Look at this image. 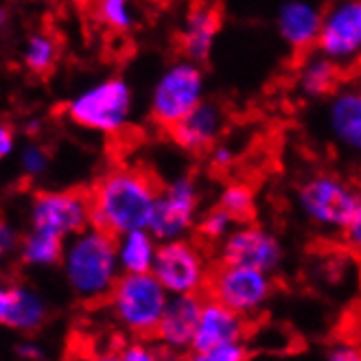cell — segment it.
I'll return each instance as SVG.
<instances>
[{
    "label": "cell",
    "instance_id": "6da1fadb",
    "mask_svg": "<svg viewBox=\"0 0 361 361\" xmlns=\"http://www.w3.org/2000/svg\"><path fill=\"white\" fill-rule=\"evenodd\" d=\"M160 186L140 169L116 166L103 173L90 190L92 224L112 232L149 228Z\"/></svg>",
    "mask_w": 361,
    "mask_h": 361
},
{
    "label": "cell",
    "instance_id": "7a4b0ae2",
    "mask_svg": "<svg viewBox=\"0 0 361 361\" xmlns=\"http://www.w3.org/2000/svg\"><path fill=\"white\" fill-rule=\"evenodd\" d=\"M61 274L73 295L81 302H101L121 279L116 237L94 224L66 241L61 257Z\"/></svg>",
    "mask_w": 361,
    "mask_h": 361
},
{
    "label": "cell",
    "instance_id": "3957f363",
    "mask_svg": "<svg viewBox=\"0 0 361 361\" xmlns=\"http://www.w3.org/2000/svg\"><path fill=\"white\" fill-rule=\"evenodd\" d=\"M171 293L149 274H121L108 295L112 320L132 337H154Z\"/></svg>",
    "mask_w": 361,
    "mask_h": 361
},
{
    "label": "cell",
    "instance_id": "277c9868",
    "mask_svg": "<svg viewBox=\"0 0 361 361\" xmlns=\"http://www.w3.org/2000/svg\"><path fill=\"white\" fill-rule=\"evenodd\" d=\"M134 94L121 77L101 79L66 103V116L81 130L103 136L121 134L132 121Z\"/></svg>",
    "mask_w": 361,
    "mask_h": 361
},
{
    "label": "cell",
    "instance_id": "5b68a950",
    "mask_svg": "<svg viewBox=\"0 0 361 361\" xmlns=\"http://www.w3.org/2000/svg\"><path fill=\"white\" fill-rule=\"evenodd\" d=\"M361 200V190L333 171L309 176L295 190L300 215L317 230L342 232Z\"/></svg>",
    "mask_w": 361,
    "mask_h": 361
},
{
    "label": "cell",
    "instance_id": "8992f818",
    "mask_svg": "<svg viewBox=\"0 0 361 361\" xmlns=\"http://www.w3.org/2000/svg\"><path fill=\"white\" fill-rule=\"evenodd\" d=\"M206 94V79L200 63L193 59H178L158 75L149 92V114L156 125L171 130L188 116Z\"/></svg>",
    "mask_w": 361,
    "mask_h": 361
},
{
    "label": "cell",
    "instance_id": "52a82bcc",
    "mask_svg": "<svg viewBox=\"0 0 361 361\" xmlns=\"http://www.w3.org/2000/svg\"><path fill=\"white\" fill-rule=\"evenodd\" d=\"M206 293L243 315L245 320L259 315L274 293L271 274L239 263H219L210 271Z\"/></svg>",
    "mask_w": 361,
    "mask_h": 361
},
{
    "label": "cell",
    "instance_id": "ba28073f",
    "mask_svg": "<svg viewBox=\"0 0 361 361\" xmlns=\"http://www.w3.org/2000/svg\"><path fill=\"white\" fill-rule=\"evenodd\" d=\"M210 267L200 245L188 241V237L162 241L156 254L152 274L164 285L171 295L202 293L210 281Z\"/></svg>",
    "mask_w": 361,
    "mask_h": 361
},
{
    "label": "cell",
    "instance_id": "9c48e42d",
    "mask_svg": "<svg viewBox=\"0 0 361 361\" xmlns=\"http://www.w3.org/2000/svg\"><path fill=\"white\" fill-rule=\"evenodd\" d=\"M200 221V190L190 176H178L160 186L149 230L162 241L188 237Z\"/></svg>",
    "mask_w": 361,
    "mask_h": 361
},
{
    "label": "cell",
    "instance_id": "30bf717a",
    "mask_svg": "<svg viewBox=\"0 0 361 361\" xmlns=\"http://www.w3.org/2000/svg\"><path fill=\"white\" fill-rule=\"evenodd\" d=\"M92 224L90 195L81 190H39L29 204V228L71 239Z\"/></svg>",
    "mask_w": 361,
    "mask_h": 361
},
{
    "label": "cell",
    "instance_id": "8fae6325",
    "mask_svg": "<svg viewBox=\"0 0 361 361\" xmlns=\"http://www.w3.org/2000/svg\"><path fill=\"white\" fill-rule=\"evenodd\" d=\"M317 51L339 66L361 59V0H335L324 11Z\"/></svg>",
    "mask_w": 361,
    "mask_h": 361
},
{
    "label": "cell",
    "instance_id": "7c38bea8",
    "mask_svg": "<svg viewBox=\"0 0 361 361\" xmlns=\"http://www.w3.org/2000/svg\"><path fill=\"white\" fill-rule=\"evenodd\" d=\"M283 259L285 250L281 239L267 228L257 224H239L219 243V261L224 263L250 265L274 274L283 265Z\"/></svg>",
    "mask_w": 361,
    "mask_h": 361
},
{
    "label": "cell",
    "instance_id": "4fadbf2b",
    "mask_svg": "<svg viewBox=\"0 0 361 361\" xmlns=\"http://www.w3.org/2000/svg\"><path fill=\"white\" fill-rule=\"evenodd\" d=\"M324 132L339 152L361 156V83H339L326 97Z\"/></svg>",
    "mask_w": 361,
    "mask_h": 361
},
{
    "label": "cell",
    "instance_id": "5bb4252c",
    "mask_svg": "<svg viewBox=\"0 0 361 361\" xmlns=\"http://www.w3.org/2000/svg\"><path fill=\"white\" fill-rule=\"evenodd\" d=\"M202 305V293H184L169 298V305L154 333V342L160 346V350L171 357L190 355V346H193L200 324Z\"/></svg>",
    "mask_w": 361,
    "mask_h": 361
},
{
    "label": "cell",
    "instance_id": "9a60e30c",
    "mask_svg": "<svg viewBox=\"0 0 361 361\" xmlns=\"http://www.w3.org/2000/svg\"><path fill=\"white\" fill-rule=\"evenodd\" d=\"M49 320V302L37 289L25 283H9L0 289V324L7 331L31 335Z\"/></svg>",
    "mask_w": 361,
    "mask_h": 361
},
{
    "label": "cell",
    "instance_id": "2e32d148",
    "mask_svg": "<svg viewBox=\"0 0 361 361\" xmlns=\"http://www.w3.org/2000/svg\"><path fill=\"white\" fill-rule=\"evenodd\" d=\"M243 337H245V317L208 295L202 305L197 333L188 357L202 359L212 348L228 342H239Z\"/></svg>",
    "mask_w": 361,
    "mask_h": 361
},
{
    "label": "cell",
    "instance_id": "e0dca14e",
    "mask_svg": "<svg viewBox=\"0 0 361 361\" xmlns=\"http://www.w3.org/2000/svg\"><path fill=\"white\" fill-rule=\"evenodd\" d=\"M226 127V112L221 105L202 101L197 108L169 130L173 145L188 154H202L215 147Z\"/></svg>",
    "mask_w": 361,
    "mask_h": 361
},
{
    "label": "cell",
    "instance_id": "ac0fdd59",
    "mask_svg": "<svg viewBox=\"0 0 361 361\" xmlns=\"http://www.w3.org/2000/svg\"><path fill=\"white\" fill-rule=\"evenodd\" d=\"M324 11L311 0H285L276 11V31L291 49L305 53L317 47Z\"/></svg>",
    "mask_w": 361,
    "mask_h": 361
},
{
    "label": "cell",
    "instance_id": "d6986e66",
    "mask_svg": "<svg viewBox=\"0 0 361 361\" xmlns=\"http://www.w3.org/2000/svg\"><path fill=\"white\" fill-rule=\"evenodd\" d=\"M221 29V16L210 5H195L184 18L180 47L184 57L193 59L197 63L206 61L215 47V39Z\"/></svg>",
    "mask_w": 361,
    "mask_h": 361
},
{
    "label": "cell",
    "instance_id": "ffe728a7",
    "mask_svg": "<svg viewBox=\"0 0 361 361\" xmlns=\"http://www.w3.org/2000/svg\"><path fill=\"white\" fill-rule=\"evenodd\" d=\"M339 68H342L339 63L320 51L307 55L295 73V88L307 99H326L339 86V79H342Z\"/></svg>",
    "mask_w": 361,
    "mask_h": 361
},
{
    "label": "cell",
    "instance_id": "44dd1931",
    "mask_svg": "<svg viewBox=\"0 0 361 361\" xmlns=\"http://www.w3.org/2000/svg\"><path fill=\"white\" fill-rule=\"evenodd\" d=\"M160 241L149 228L123 232L116 237V252L123 274H149L156 263Z\"/></svg>",
    "mask_w": 361,
    "mask_h": 361
},
{
    "label": "cell",
    "instance_id": "7402d4cb",
    "mask_svg": "<svg viewBox=\"0 0 361 361\" xmlns=\"http://www.w3.org/2000/svg\"><path fill=\"white\" fill-rule=\"evenodd\" d=\"M66 239L44 230L29 228L18 245V259L29 269H51L61 263Z\"/></svg>",
    "mask_w": 361,
    "mask_h": 361
},
{
    "label": "cell",
    "instance_id": "603a6c76",
    "mask_svg": "<svg viewBox=\"0 0 361 361\" xmlns=\"http://www.w3.org/2000/svg\"><path fill=\"white\" fill-rule=\"evenodd\" d=\"M94 18L110 31L127 33L136 25V9L132 0H94Z\"/></svg>",
    "mask_w": 361,
    "mask_h": 361
},
{
    "label": "cell",
    "instance_id": "cb8c5ba5",
    "mask_svg": "<svg viewBox=\"0 0 361 361\" xmlns=\"http://www.w3.org/2000/svg\"><path fill=\"white\" fill-rule=\"evenodd\" d=\"M57 59V42L49 33H33L23 51V63L35 75H44Z\"/></svg>",
    "mask_w": 361,
    "mask_h": 361
},
{
    "label": "cell",
    "instance_id": "d4e9b609",
    "mask_svg": "<svg viewBox=\"0 0 361 361\" xmlns=\"http://www.w3.org/2000/svg\"><path fill=\"white\" fill-rule=\"evenodd\" d=\"M217 206L228 210L239 224H243L254 215V193H252V188L245 184H239V182L228 184L221 190Z\"/></svg>",
    "mask_w": 361,
    "mask_h": 361
},
{
    "label": "cell",
    "instance_id": "484cf974",
    "mask_svg": "<svg viewBox=\"0 0 361 361\" xmlns=\"http://www.w3.org/2000/svg\"><path fill=\"white\" fill-rule=\"evenodd\" d=\"M237 226L239 221L232 217L228 210H224L221 206H215L212 210H208L204 217H200L197 232L208 243H221Z\"/></svg>",
    "mask_w": 361,
    "mask_h": 361
},
{
    "label": "cell",
    "instance_id": "4316f807",
    "mask_svg": "<svg viewBox=\"0 0 361 361\" xmlns=\"http://www.w3.org/2000/svg\"><path fill=\"white\" fill-rule=\"evenodd\" d=\"M18 164H20V171H23L25 178L37 180V178H42L49 171L51 158H49V152L42 145L29 142V145L23 147V149H20Z\"/></svg>",
    "mask_w": 361,
    "mask_h": 361
},
{
    "label": "cell",
    "instance_id": "83f0119b",
    "mask_svg": "<svg viewBox=\"0 0 361 361\" xmlns=\"http://www.w3.org/2000/svg\"><path fill=\"white\" fill-rule=\"evenodd\" d=\"M160 346H152L145 342V337H134V342H130L127 346H123V350L118 353V359L123 361H154L158 359V353Z\"/></svg>",
    "mask_w": 361,
    "mask_h": 361
},
{
    "label": "cell",
    "instance_id": "f1b7e54d",
    "mask_svg": "<svg viewBox=\"0 0 361 361\" xmlns=\"http://www.w3.org/2000/svg\"><path fill=\"white\" fill-rule=\"evenodd\" d=\"M247 355L250 353H247L245 342H243V339H239V342H228V344L212 348L200 361H243V359H247Z\"/></svg>",
    "mask_w": 361,
    "mask_h": 361
},
{
    "label": "cell",
    "instance_id": "f546056e",
    "mask_svg": "<svg viewBox=\"0 0 361 361\" xmlns=\"http://www.w3.org/2000/svg\"><path fill=\"white\" fill-rule=\"evenodd\" d=\"M339 235H342L346 247L361 257V200H359V204H357V208L353 212V217L348 219L346 228L339 232Z\"/></svg>",
    "mask_w": 361,
    "mask_h": 361
},
{
    "label": "cell",
    "instance_id": "4dcf8cb0",
    "mask_svg": "<svg viewBox=\"0 0 361 361\" xmlns=\"http://www.w3.org/2000/svg\"><path fill=\"white\" fill-rule=\"evenodd\" d=\"M329 361H361V348L350 342H337L326 348Z\"/></svg>",
    "mask_w": 361,
    "mask_h": 361
},
{
    "label": "cell",
    "instance_id": "1f68e13d",
    "mask_svg": "<svg viewBox=\"0 0 361 361\" xmlns=\"http://www.w3.org/2000/svg\"><path fill=\"white\" fill-rule=\"evenodd\" d=\"M16 357L25 361H35V359H44V350L33 339H23L20 344H16Z\"/></svg>",
    "mask_w": 361,
    "mask_h": 361
},
{
    "label": "cell",
    "instance_id": "d6a6232c",
    "mask_svg": "<svg viewBox=\"0 0 361 361\" xmlns=\"http://www.w3.org/2000/svg\"><path fill=\"white\" fill-rule=\"evenodd\" d=\"M20 239H23V237H18V232L13 230V226H9V224L0 226V250H3V254L18 252Z\"/></svg>",
    "mask_w": 361,
    "mask_h": 361
},
{
    "label": "cell",
    "instance_id": "836d02e7",
    "mask_svg": "<svg viewBox=\"0 0 361 361\" xmlns=\"http://www.w3.org/2000/svg\"><path fill=\"white\" fill-rule=\"evenodd\" d=\"M16 152V130L11 125L0 127V158H9Z\"/></svg>",
    "mask_w": 361,
    "mask_h": 361
},
{
    "label": "cell",
    "instance_id": "e575fe53",
    "mask_svg": "<svg viewBox=\"0 0 361 361\" xmlns=\"http://www.w3.org/2000/svg\"><path fill=\"white\" fill-rule=\"evenodd\" d=\"M210 160L215 166L226 169V166H230L232 162H235V152H232L228 145H215V147H212Z\"/></svg>",
    "mask_w": 361,
    "mask_h": 361
},
{
    "label": "cell",
    "instance_id": "d590c367",
    "mask_svg": "<svg viewBox=\"0 0 361 361\" xmlns=\"http://www.w3.org/2000/svg\"><path fill=\"white\" fill-rule=\"evenodd\" d=\"M39 132H42V123H39V121H29V123L25 125V134H27L29 138H37Z\"/></svg>",
    "mask_w": 361,
    "mask_h": 361
}]
</instances>
